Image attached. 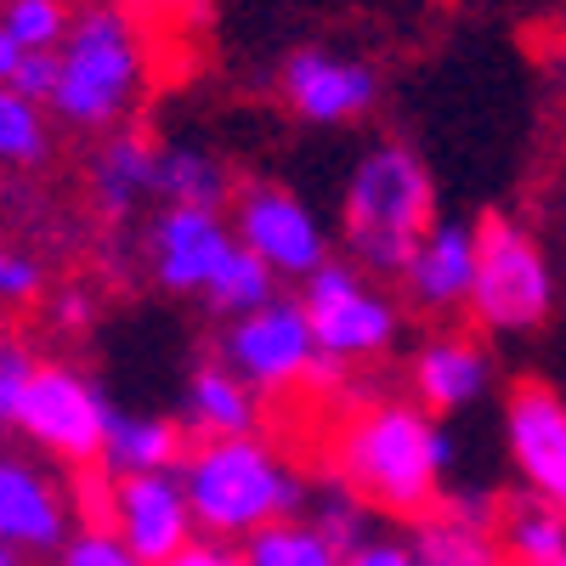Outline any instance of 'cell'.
Returning a JSON list of instances; mask_svg holds the SVG:
<instances>
[{
	"instance_id": "6da1fadb",
	"label": "cell",
	"mask_w": 566,
	"mask_h": 566,
	"mask_svg": "<svg viewBox=\"0 0 566 566\" xmlns=\"http://www.w3.org/2000/svg\"><path fill=\"white\" fill-rule=\"evenodd\" d=\"M323 464L328 482L352 488L374 515L424 522L442 504V482L459 464V442L413 397H368L335 419Z\"/></svg>"
},
{
	"instance_id": "7a4b0ae2",
	"label": "cell",
	"mask_w": 566,
	"mask_h": 566,
	"mask_svg": "<svg viewBox=\"0 0 566 566\" xmlns=\"http://www.w3.org/2000/svg\"><path fill=\"white\" fill-rule=\"evenodd\" d=\"M142 97H148V34L136 12L125 0H74L45 114L80 136H108L136 119Z\"/></svg>"
},
{
	"instance_id": "3957f363",
	"label": "cell",
	"mask_w": 566,
	"mask_h": 566,
	"mask_svg": "<svg viewBox=\"0 0 566 566\" xmlns=\"http://www.w3.org/2000/svg\"><path fill=\"white\" fill-rule=\"evenodd\" d=\"M176 476H181V493H187V510H193L199 533L221 538V544H244L250 533L290 522V515H306V504H312V482L261 431L193 442Z\"/></svg>"
},
{
	"instance_id": "277c9868",
	"label": "cell",
	"mask_w": 566,
	"mask_h": 566,
	"mask_svg": "<svg viewBox=\"0 0 566 566\" xmlns=\"http://www.w3.org/2000/svg\"><path fill=\"white\" fill-rule=\"evenodd\" d=\"M437 227V181L408 142H374L352 165L340 199V255L380 277H402L419 239Z\"/></svg>"
},
{
	"instance_id": "5b68a950",
	"label": "cell",
	"mask_w": 566,
	"mask_h": 566,
	"mask_svg": "<svg viewBox=\"0 0 566 566\" xmlns=\"http://www.w3.org/2000/svg\"><path fill=\"white\" fill-rule=\"evenodd\" d=\"M555 312V261L544 239L522 216H482L476 221V283H470L464 317L482 340H522L544 328Z\"/></svg>"
},
{
	"instance_id": "8992f818",
	"label": "cell",
	"mask_w": 566,
	"mask_h": 566,
	"mask_svg": "<svg viewBox=\"0 0 566 566\" xmlns=\"http://www.w3.org/2000/svg\"><path fill=\"white\" fill-rule=\"evenodd\" d=\"M108 419H114L108 391L91 380L80 363H69V357H40L34 374H29V386H23V402H18L12 431H18L23 442H34L45 459H57L69 476H74V470L103 464Z\"/></svg>"
},
{
	"instance_id": "52a82bcc",
	"label": "cell",
	"mask_w": 566,
	"mask_h": 566,
	"mask_svg": "<svg viewBox=\"0 0 566 566\" xmlns=\"http://www.w3.org/2000/svg\"><path fill=\"white\" fill-rule=\"evenodd\" d=\"M301 312L312 323L317 357L340 374L357 363H380L402 335V306L346 255H335L301 283Z\"/></svg>"
},
{
	"instance_id": "ba28073f",
	"label": "cell",
	"mask_w": 566,
	"mask_h": 566,
	"mask_svg": "<svg viewBox=\"0 0 566 566\" xmlns=\"http://www.w3.org/2000/svg\"><path fill=\"white\" fill-rule=\"evenodd\" d=\"M221 363L261 397H283V391H301V386H328L340 374V368H328L317 357L301 295H277L250 317H232L221 328Z\"/></svg>"
},
{
	"instance_id": "9c48e42d",
	"label": "cell",
	"mask_w": 566,
	"mask_h": 566,
	"mask_svg": "<svg viewBox=\"0 0 566 566\" xmlns=\"http://www.w3.org/2000/svg\"><path fill=\"white\" fill-rule=\"evenodd\" d=\"M227 227L232 239H239V250H250L277 283H301L335 261V239H328L323 216L295 193V187L283 181H244L239 193H232L227 205Z\"/></svg>"
},
{
	"instance_id": "30bf717a",
	"label": "cell",
	"mask_w": 566,
	"mask_h": 566,
	"mask_svg": "<svg viewBox=\"0 0 566 566\" xmlns=\"http://www.w3.org/2000/svg\"><path fill=\"white\" fill-rule=\"evenodd\" d=\"M239 250L232 227L221 210H181V205H159L142 227V266L159 283L165 295H199L216 283L221 261Z\"/></svg>"
},
{
	"instance_id": "8fae6325",
	"label": "cell",
	"mask_w": 566,
	"mask_h": 566,
	"mask_svg": "<svg viewBox=\"0 0 566 566\" xmlns=\"http://www.w3.org/2000/svg\"><path fill=\"white\" fill-rule=\"evenodd\" d=\"M277 97L306 125H352L380 103V74L374 63L328 45H301L277 63Z\"/></svg>"
},
{
	"instance_id": "7c38bea8",
	"label": "cell",
	"mask_w": 566,
	"mask_h": 566,
	"mask_svg": "<svg viewBox=\"0 0 566 566\" xmlns=\"http://www.w3.org/2000/svg\"><path fill=\"white\" fill-rule=\"evenodd\" d=\"M504 448L522 488L566 510V397L544 380H515L504 397Z\"/></svg>"
},
{
	"instance_id": "4fadbf2b",
	"label": "cell",
	"mask_w": 566,
	"mask_h": 566,
	"mask_svg": "<svg viewBox=\"0 0 566 566\" xmlns=\"http://www.w3.org/2000/svg\"><path fill=\"white\" fill-rule=\"evenodd\" d=\"M103 527H114V538L142 566H159V560H170L176 549H187L199 538V522H193V510H187V493H181L176 470H154V476H114Z\"/></svg>"
},
{
	"instance_id": "5bb4252c",
	"label": "cell",
	"mask_w": 566,
	"mask_h": 566,
	"mask_svg": "<svg viewBox=\"0 0 566 566\" xmlns=\"http://www.w3.org/2000/svg\"><path fill=\"white\" fill-rule=\"evenodd\" d=\"M74 527V493L69 482H57V470L0 448V538L18 544L23 555H57Z\"/></svg>"
},
{
	"instance_id": "9a60e30c",
	"label": "cell",
	"mask_w": 566,
	"mask_h": 566,
	"mask_svg": "<svg viewBox=\"0 0 566 566\" xmlns=\"http://www.w3.org/2000/svg\"><path fill=\"white\" fill-rule=\"evenodd\" d=\"M493 391V352L476 328H437L408 357V397L424 413H464Z\"/></svg>"
},
{
	"instance_id": "2e32d148",
	"label": "cell",
	"mask_w": 566,
	"mask_h": 566,
	"mask_svg": "<svg viewBox=\"0 0 566 566\" xmlns=\"http://www.w3.org/2000/svg\"><path fill=\"white\" fill-rule=\"evenodd\" d=\"M470 283H476V221L437 216V227L424 232L419 250L408 255L397 290L413 312L448 317V312H464Z\"/></svg>"
},
{
	"instance_id": "e0dca14e",
	"label": "cell",
	"mask_w": 566,
	"mask_h": 566,
	"mask_svg": "<svg viewBox=\"0 0 566 566\" xmlns=\"http://www.w3.org/2000/svg\"><path fill=\"white\" fill-rule=\"evenodd\" d=\"M159 142L148 130H108L97 142V154L85 165V187H91V205H97L103 221H130L148 205H159Z\"/></svg>"
},
{
	"instance_id": "ac0fdd59",
	"label": "cell",
	"mask_w": 566,
	"mask_h": 566,
	"mask_svg": "<svg viewBox=\"0 0 566 566\" xmlns=\"http://www.w3.org/2000/svg\"><path fill=\"white\" fill-rule=\"evenodd\" d=\"M419 566H504L499 549V515L476 493H442V504L413 522Z\"/></svg>"
},
{
	"instance_id": "d6986e66",
	"label": "cell",
	"mask_w": 566,
	"mask_h": 566,
	"mask_svg": "<svg viewBox=\"0 0 566 566\" xmlns=\"http://www.w3.org/2000/svg\"><path fill=\"white\" fill-rule=\"evenodd\" d=\"M181 431L193 442H216V437H255L261 431V391H250L239 374H232L221 357L199 363L187 374V391H181Z\"/></svg>"
},
{
	"instance_id": "ffe728a7",
	"label": "cell",
	"mask_w": 566,
	"mask_h": 566,
	"mask_svg": "<svg viewBox=\"0 0 566 566\" xmlns=\"http://www.w3.org/2000/svg\"><path fill=\"white\" fill-rule=\"evenodd\" d=\"M193 437L181 431L176 413H148V408H114L108 442H103V470L108 476H154V470H181Z\"/></svg>"
},
{
	"instance_id": "44dd1931",
	"label": "cell",
	"mask_w": 566,
	"mask_h": 566,
	"mask_svg": "<svg viewBox=\"0 0 566 566\" xmlns=\"http://www.w3.org/2000/svg\"><path fill=\"white\" fill-rule=\"evenodd\" d=\"M499 549H504V566H555L566 549V510L533 493H515L499 510Z\"/></svg>"
},
{
	"instance_id": "7402d4cb",
	"label": "cell",
	"mask_w": 566,
	"mask_h": 566,
	"mask_svg": "<svg viewBox=\"0 0 566 566\" xmlns=\"http://www.w3.org/2000/svg\"><path fill=\"white\" fill-rule=\"evenodd\" d=\"M232 176L216 154L205 148H165L159 154V205H181V210H227L232 205Z\"/></svg>"
},
{
	"instance_id": "603a6c76",
	"label": "cell",
	"mask_w": 566,
	"mask_h": 566,
	"mask_svg": "<svg viewBox=\"0 0 566 566\" xmlns=\"http://www.w3.org/2000/svg\"><path fill=\"white\" fill-rule=\"evenodd\" d=\"M239 555H244V566H346V555L306 515H290V522H272V527L250 533L239 544Z\"/></svg>"
},
{
	"instance_id": "cb8c5ba5",
	"label": "cell",
	"mask_w": 566,
	"mask_h": 566,
	"mask_svg": "<svg viewBox=\"0 0 566 566\" xmlns=\"http://www.w3.org/2000/svg\"><path fill=\"white\" fill-rule=\"evenodd\" d=\"M52 114L0 85V170H40L52 159Z\"/></svg>"
},
{
	"instance_id": "d4e9b609",
	"label": "cell",
	"mask_w": 566,
	"mask_h": 566,
	"mask_svg": "<svg viewBox=\"0 0 566 566\" xmlns=\"http://www.w3.org/2000/svg\"><path fill=\"white\" fill-rule=\"evenodd\" d=\"M205 301H210V312H221V317H250V312H261L266 301H277V277H272L250 250H232V255L221 261L216 283L205 290Z\"/></svg>"
},
{
	"instance_id": "484cf974",
	"label": "cell",
	"mask_w": 566,
	"mask_h": 566,
	"mask_svg": "<svg viewBox=\"0 0 566 566\" xmlns=\"http://www.w3.org/2000/svg\"><path fill=\"white\" fill-rule=\"evenodd\" d=\"M306 522H312L328 544H335L340 555H352V549H363V544L374 538V510H368L352 488H340V482H323V488H312Z\"/></svg>"
},
{
	"instance_id": "4316f807",
	"label": "cell",
	"mask_w": 566,
	"mask_h": 566,
	"mask_svg": "<svg viewBox=\"0 0 566 566\" xmlns=\"http://www.w3.org/2000/svg\"><path fill=\"white\" fill-rule=\"evenodd\" d=\"M74 18V0H0V29L23 52H57Z\"/></svg>"
},
{
	"instance_id": "83f0119b",
	"label": "cell",
	"mask_w": 566,
	"mask_h": 566,
	"mask_svg": "<svg viewBox=\"0 0 566 566\" xmlns=\"http://www.w3.org/2000/svg\"><path fill=\"white\" fill-rule=\"evenodd\" d=\"M34 363H40V352L18 335L12 323H0V424H7V431L18 419V402H23V386H29Z\"/></svg>"
},
{
	"instance_id": "f1b7e54d",
	"label": "cell",
	"mask_w": 566,
	"mask_h": 566,
	"mask_svg": "<svg viewBox=\"0 0 566 566\" xmlns=\"http://www.w3.org/2000/svg\"><path fill=\"white\" fill-rule=\"evenodd\" d=\"M52 566H142V560L114 538V527H91V522H80V527L63 538V549L52 555Z\"/></svg>"
},
{
	"instance_id": "f546056e",
	"label": "cell",
	"mask_w": 566,
	"mask_h": 566,
	"mask_svg": "<svg viewBox=\"0 0 566 566\" xmlns=\"http://www.w3.org/2000/svg\"><path fill=\"white\" fill-rule=\"evenodd\" d=\"M45 295V266L40 255L18 250V244H0V306L7 312H23Z\"/></svg>"
},
{
	"instance_id": "4dcf8cb0",
	"label": "cell",
	"mask_w": 566,
	"mask_h": 566,
	"mask_svg": "<svg viewBox=\"0 0 566 566\" xmlns=\"http://www.w3.org/2000/svg\"><path fill=\"white\" fill-rule=\"evenodd\" d=\"M538 205L549 216V227L566 239V125L555 130V148H549V165H544V187H538Z\"/></svg>"
},
{
	"instance_id": "1f68e13d",
	"label": "cell",
	"mask_w": 566,
	"mask_h": 566,
	"mask_svg": "<svg viewBox=\"0 0 566 566\" xmlns=\"http://www.w3.org/2000/svg\"><path fill=\"white\" fill-rule=\"evenodd\" d=\"M52 85H57V52H23V63H18V80H12V91L18 97H29V103H52Z\"/></svg>"
},
{
	"instance_id": "d6a6232c",
	"label": "cell",
	"mask_w": 566,
	"mask_h": 566,
	"mask_svg": "<svg viewBox=\"0 0 566 566\" xmlns=\"http://www.w3.org/2000/svg\"><path fill=\"white\" fill-rule=\"evenodd\" d=\"M346 566H419V549H413V538L374 533L363 549H352V555H346Z\"/></svg>"
},
{
	"instance_id": "836d02e7",
	"label": "cell",
	"mask_w": 566,
	"mask_h": 566,
	"mask_svg": "<svg viewBox=\"0 0 566 566\" xmlns=\"http://www.w3.org/2000/svg\"><path fill=\"white\" fill-rule=\"evenodd\" d=\"M52 317H57V328H74L80 335V328L97 323V295H91L85 283H69V290L52 295Z\"/></svg>"
},
{
	"instance_id": "e575fe53",
	"label": "cell",
	"mask_w": 566,
	"mask_h": 566,
	"mask_svg": "<svg viewBox=\"0 0 566 566\" xmlns=\"http://www.w3.org/2000/svg\"><path fill=\"white\" fill-rule=\"evenodd\" d=\"M159 566H244V555H239V544H221V538H193L187 549H176L170 560H159Z\"/></svg>"
},
{
	"instance_id": "d590c367",
	"label": "cell",
	"mask_w": 566,
	"mask_h": 566,
	"mask_svg": "<svg viewBox=\"0 0 566 566\" xmlns=\"http://www.w3.org/2000/svg\"><path fill=\"white\" fill-rule=\"evenodd\" d=\"M544 74H549V85H555V97L566 103V29L544 40Z\"/></svg>"
},
{
	"instance_id": "8d00e7d4",
	"label": "cell",
	"mask_w": 566,
	"mask_h": 566,
	"mask_svg": "<svg viewBox=\"0 0 566 566\" xmlns=\"http://www.w3.org/2000/svg\"><path fill=\"white\" fill-rule=\"evenodd\" d=\"M18 63H23V45H18L7 29H0V85H12V80H18Z\"/></svg>"
},
{
	"instance_id": "74e56055",
	"label": "cell",
	"mask_w": 566,
	"mask_h": 566,
	"mask_svg": "<svg viewBox=\"0 0 566 566\" xmlns=\"http://www.w3.org/2000/svg\"><path fill=\"white\" fill-rule=\"evenodd\" d=\"M23 560H29V555H23L18 544H7V538H0V566H23Z\"/></svg>"
},
{
	"instance_id": "f35d334b",
	"label": "cell",
	"mask_w": 566,
	"mask_h": 566,
	"mask_svg": "<svg viewBox=\"0 0 566 566\" xmlns=\"http://www.w3.org/2000/svg\"><path fill=\"white\" fill-rule=\"evenodd\" d=\"M187 12H193V18H199V12H205V0H187Z\"/></svg>"
},
{
	"instance_id": "ab89813d",
	"label": "cell",
	"mask_w": 566,
	"mask_h": 566,
	"mask_svg": "<svg viewBox=\"0 0 566 566\" xmlns=\"http://www.w3.org/2000/svg\"><path fill=\"white\" fill-rule=\"evenodd\" d=\"M555 566H566V549H560V560H555Z\"/></svg>"
},
{
	"instance_id": "60d3db41",
	"label": "cell",
	"mask_w": 566,
	"mask_h": 566,
	"mask_svg": "<svg viewBox=\"0 0 566 566\" xmlns=\"http://www.w3.org/2000/svg\"><path fill=\"white\" fill-rule=\"evenodd\" d=\"M0 437H7V424H0Z\"/></svg>"
},
{
	"instance_id": "b9f144b4",
	"label": "cell",
	"mask_w": 566,
	"mask_h": 566,
	"mask_svg": "<svg viewBox=\"0 0 566 566\" xmlns=\"http://www.w3.org/2000/svg\"><path fill=\"white\" fill-rule=\"evenodd\" d=\"M0 187H7V181H0Z\"/></svg>"
}]
</instances>
